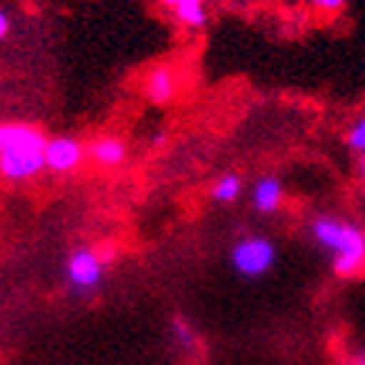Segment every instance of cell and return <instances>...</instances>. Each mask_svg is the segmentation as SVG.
Masks as SVG:
<instances>
[{"mask_svg":"<svg viewBox=\"0 0 365 365\" xmlns=\"http://www.w3.org/2000/svg\"><path fill=\"white\" fill-rule=\"evenodd\" d=\"M47 133L34 123H0V178L8 182H26L45 173Z\"/></svg>","mask_w":365,"mask_h":365,"instance_id":"1","label":"cell"},{"mask_svg":"<svg viewBox=\"0 0 365 365\" xmlns=\"http://www.w3.org/2000/svg\"><path fill=\"white\" fill-rule=\"evenodd\" d=\"M313 240L331 253V269L342 279H355L365 264V232L355 222L336 214H316L311 220Z\"/></svg>","mask_w":365,"mask_h":365,"instance_id":"2","label":"cell"},{"mask_svg":"<svg viewBox=\"0 0 365 365\" xmlns=\"http://www.w3.org/2000/svg\"><path fill=\"white\" fill-rule=\"evenodd\" d=\"M115 248L110 243V248L99 245V248H91V245H81V248H73L66 259V282L71 284V289L76 292H91V289L99 287V282L105 277V267H110V261L115 259Z\"/></svg>","mask_w":365,"mask_h":365,"instance_id":"3","label":"cell"},{"mask_svg":"<svg viewBox=\"0 0 365 365\" xmlns=\"http://www.w3.org/2000/svg\"><path fill=\"white\" fill-rule=\"evenodd\" d=\"M230 264L245 279H259L277 264V245L267 235H245L230 248Z\"/></svg>","mask_w":365,"mask_h":365,"instance_id":"4","label":"cell"},{"mask_svg":"<svg viewBox=\"0 0 365 365\" xmlns=\"http://www.w3.org/2000/svg\"><path fill=\"white\" fill-rule=\"evenodd\" d=\"M86 165V141L73 133H55L45 141V170L53 175H71Z\"/></svg>","mask_w":365,"mask_h":365,"instance_id":"5","label":"cell"},{"mask_svg":"<svg viewBox=\"0 0 365 365\" xmlns=\"http://www.w3.org/2000/svg\"><path fill=\"white\" fill-rule=\"evenodd\" d=\"M178 91H180V71H178V66H173L168 61L154 63L152 68L144 73V78H141V94H144L149 105H173L178 99Z\"/></svg>","mask_w":365,"mask_h":365,"instance_id":"6","label":"cell"},{"mask_svg":"<svg viewBox=\"0 0 365 365\" xmlns=\"http://www.w3.org/2000/svg\"><path fill=\"white\" fill-rule=\"evenodd\" d=\"M128 141L118 133H99L91 141H86V162L97 170H120L128 162Z\"/></svg>","mask_w":365,"mask_h":365,"instance_id":"7","label":"cell"},{"mask_svg":"<svg viewBox=\"0 0 365 365\" xmlns=\"http://www.w3.org/2000/svg\"><path fill=\"white\" fill-rule=\"evenodd\" d=\"M284 204V182L279 175H267L256 178L251 188V206L259 214H277Z\"/></svg>","mask_w":365,"mask_h":365,"instance_id":"8","label":"cell"},{"mask_svg":"<svg viewBox=\"0 0 365 365\" xmlns=\"http://www.w3.org/2000/svg\"><path fill=\"white\" fill-rule=\"evenodd\" d=\"M170 11L175 14V21L182 24L185 29H204L206 24H209L206 0H178Z\"/></svg>","mask_w":365,"mask_h":365,"instance_id":"9","label":"cell"},{"mask_svg":"<svg viewBox=\"0 0 365 365\" xmlns=\"http://www.w3.org/2000/svg\"><path fill=\"white\" fill-rule=\"evenodd\" d=\"M212 201H217V204H232V201H237L240 198V193H243V178L237 175V173H222L217 180L212 182Z\"/></svg>","mask_w":365,"mask_h":365,"instance_id":"10","label":"cell"},{"mask_svg":"<svg viewBox=\"0 0 365 365\" xmlns=\"http://www.w3.org/2000/svg\"><path fill=\"white\" fill-rule=\"evenodd\" d=\"M344 141H347V149L352 152V157L360 160V165H363V152H365V120H363V115L350 123V128H347V133H344Z\"/></svg>","mask_w":365,"mask_h":365,"instance_id":"11","label":"cell"},{"mask_svg":"<svg viewBox=\"0 0 365 365\" xmlns=\"http://www.w3.org/2000/svg\"><path fill=\"white\" fill-rule=\"evenodd\" d=\"M173 334H175L180 347H185V350H193V347H196V331H193V327H190L188 321H182V319L173 321Z\"/></svg>","mask_w":365,"mask_h":365,"instance_id":"12","label":"cell"},{"mask_svg":"<svg viewBox=\"0 0 365 365\" xmlns=\"http://www.w3.org/2000/svg\"><path fill=\"white\" fill-rule=\"evenodd\" d=\"M313 8H319V11H324V14H339V11H344L347 8V3L350 0H308Z\"/></svg>","mask_w":365,"mask_h":365,"instance_id":"13","label":"cell"},{"mask_svg":"<svg viewBox=\"0 0 365 365\" xmlns=\"http://www.w3.org/2000/svg\"><path fill=\"white\" fill-rule=\"evenodd\" d=\"M11 29H14V19H11V14H8L6 8L0 6V42H6Z\"/></svg>","mask_w":365,"mask_h":365,"instance_id":"14","label":"cell"},{"mask_svg":"<svg viewBox=\"0 0 365 365\" xmlns=\"http://www.w3.org/2000/svg\"><path fill=\"white\" fill-rule=\"evenodd\" d=\"M350 365H365L363 355H352V358H350Z\"/></svg>","mask_w":365,"mask_h":365,"instance_id":"15","label":"cell"},{"mask_svg":"<svg viewBox=\"0 0 365 365\" xmlns=\"http://www.w3.org/2000/svg\"><path fill=\"white\" fill-rule=\"evenodd\" d=\"M160 3H162V6H168V8H173V6H175V3H178V0H160Z\"/></svg>","mask_w":365,"mask_h":365,"instance_id":"16","label":"cell"}]
</instances>
